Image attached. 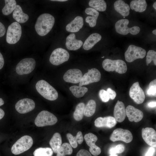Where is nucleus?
Here are the masks:
<instances>
[{"label": "nucleus", "mask_w": 156, "mask_h": 156, "mask_svg": "<svg viewBox=\"0 0 156 156\" xmlns=\"http://www.w3.org/2000/svg\"><path fill=\"white\" fill-rule=\"evenodd\" d=\"M55 20L51 14L45 13L40 15L36 21L35 28L37 33L40 36L46 35L53 27Z\"/></svg>", "instance_id": "1"}, {"label": "nucleus", "mask_w": 156, "mask_h": 156, "mask_svg": "<svg viewBox=\"0 0 156 156\" xmlns=\"http://www.w3.org/2000/svg\"><path fill=\"white\" fill-rule=\"evenodd\" d=\"M36 88L39 94L49 100L54 101L58 97V94L57 90L44 80H40L37 82Z\"/></svg>", "instance_id": "2"}, {"label": "nucleus", "mask_w": 156, "mask_h": 156, "mask_svg": "<svg viewBox=\"0 0 156 156\" xmlns=\"http://www.w3.org/2000/svg\"><path fill=\"white\" fill-rule=\"evenodd\" d=\"M104 69L107 71H114L120 74L125 73L127 70L125 62L121 60H112L106 59L102 62Z\"/></svg>", "instance_id": "3"}, {"label": "nucleus", "mask_w": 156, "mask_h": 156, "mask_svg": "<svg viewBox=\"0 0 156 156\" xmlns=\"http://www.w3.org/2000/svg\"><path fill=\"white\" fill-rule=\"evenodd\" d=\"M33 140L30 136L24 135L17 140L12 146V153L15 155L21 154L29 150L33 144Z\"/></svg>", "instance_id": "4"}, {"label": "nucleus", "mask_w": 156, "mask_h": 156, "mask_svg": "<svg viewBox=\"0 0 156 156\" xmlns=\"http://www.w3.org/2000/svg\"><path fill=\"white\" fill-rule=\"evenodd\" d=\"M57 121L56 116L52 113L46 110H43L37 115L35 120V124L38 127L52 125Z\"/></svg>", "instance_id": "5"}, {"label": "nucleus", "mask_w": 156, "mask_h": 156, "mask_svg": "<svg viewBox=\"0 0 156 156\" xmlns=\"http://www.w3.org/2000/svg\"><path fill=\"white\" fill-rule=\"evenodd\" d=\"M21 34V25L18 23L14 22L8 27L6 34V41L9 44H15L19 40Z\"/></svg>", "instance_id": "6"}, {"label": "nucleus", "mask_w": 156, "mask_h": 156, "mask_svg": "<svg viewBox=\"0 0 156 156\" xmlns=\"http://www.w3.org/2000/svg\"><path fill=\"white\" fill-rule=\"evenodd\" d=\"M146 50L141 47L133 45H130L125 53L126 60L131 62L138 59L143 58L146 56Z\"/></svg>", "instance_id": "7"}, {"label": "nucleus", "mask_w": 156, "mask_h": 156, "mask_svg": "<svg viewBox=\"0 0 156 156\" xmlns=\"http://www.w3.org/2000/svg\"><path fill=\"white\" fill-rule=\"evenodd\" d=\"M36 65L35 60L31 58H26L21 60L16 65V71L20 75L28 74L34 69Z\"/></svg>", "instance_id": "8"}, {"label": "nucleus", "mask_w": 156, "mask_h": 156, "mask_svg": "<svg viewBox=\"0 0 156 156\" xmlns=\"http://www.w3.org/2000/svg\"><path fill=\"white\" fill-rule=\"evenodd\" d=\"M129 22L127 19H121L118 21L115 24L116 32L123 35H126L129 33L133 35L138 34L140 31V28L137 26L129 27L127 25Z\"/></svg>", "instance_id": "9"}, {"label": "nucleus", "mask_w": 156, "mask_h": 156, "mask_svg": "<svg viewBox=\"0 0 156 156\" xmlns=\"http://www.w3.org/2000/svg\"><path fill=\"white\" fill-rule=\"evenodd\" d=\"M69 58V54L65 49L57 48L52 52L49 58V61L52 64L59 65L67 61Z\"/></svg>", "instance_id": "10"}, {"label": "nucleus", "mask_w": 156, "mask_h": 156, "mask_svg": "<svg viewBox=\"0 0 156 156\" xmlns=\"http://www.w3.org/2000/svg\"><path fill=\"white\" fill-rule=\"evenodd\" d=\"M133 138L132 134L129 130L118 128L113 131L110 139L113 142L122 141L128 143L132 141Z\"/></svg>", "instance_id": "11"}, {"label": "nucleus", "mask_w": 156, "mask_h": 156, "mask_svg": "<svg viewBox=\"0 0 156 156\" xmlns=\"http://www.w3.org/2000/svg\"><path fill=\"white\" fill-rule=\"evenodd\" d=\"M101 75L100 71L96 68L88 70V72L83 76L79 82V86L88 85L92 83L99 81Z\"/></svg>", "instance_id": "12"}, {"label": "nucleus", "mask_w": 156, "mask_h": 156, "mask_svg": "<svg viewBox=\"0 0 156 156\" xmlns=\"http://www.w3.org/2000/svg\"><path fill=\"white\" fill-rule=\"evenodd\" d=\"M129 95L130 97L137 104L142 103L145 99V95L142 89L140 87L138 82L133 84L131 87Z\"/></svg>", "instance_id": "13"}, {"label": "nucleus", "mask_w": 156, "mask_h": 156, "mask_svg": "<svg viewBox=\"0 0 156 156\" xmlns=\"http://www.w3.org/2000/svg\"><path fill=\"white\" fill-rule=\"evenodd\" d=\"M35 107L34 101L29 98H25L20 100L15 105L16 110L18 113L24 114L33 110Z\"/></svg>", "instance_id": "14"}, {"label": "nucleus", "mask_w": 156, "mask_h": 156, "mask_svg": "<svg viewBox=\"0 0 156 156\" xmlns=\"http://www.w3.org/2000/svg\"><path fill=\"white\" fill-rule=\"evenodd\" d=\"M142 138L146 143L152 147H156V132L153 128L147 127L142 130Z\"/></svg>", "instance_id": "15"}, {"label": "nucleus", "mask_w": 156, "mask_h": 156, "mask_svg": "<svg viewBox=\"0 0 156 156\" xmlns=\"http://www.w3.org/2000/svg\"><path fill=\"white\" fill-rule=\"evenodd\" d=\"M83 76L81 70L77 68L68 70L63 76L64 80L66 82L76 83L80 82Z\"/></svg>", "instance_id": "16"}, {"label": "nucleus", "mask_w": 156, "mask_h": 156, "mask_svg": "<svg viewBox=\"0 0 156 156\" xmlns=\"http://www.w3.org/2000/svg\"><path fill=\"white\" fill-rule=\"evenodd\" d=\"M126 116L130 122H138L143 118L144 114L140 110L131 105H129L125 109Z\"/></svg>", "instance_id": "17"}, {"label": "nucleus", "mask_w": 156, "mask_h": 156, "mask_svg": "<svg viewBox=\"0 0 156 156\" xmlns=\"http://www.w3.org/2000/svg\"><path fill=\"white\" fill-rule=\"evenodd\" d=\"M94 125L97 127H105L111 128L115 126L117 121L114 117L111 116L99 117L94 121Z\"/></svg>", "instance_id": "18"}, {"label": "nucleus", "mask_w": 156, "mask_h": 156, "mask_svg": "<svg viewBox=\"0 0 156 156\" xmlns=\"http://www.w3.org/2000/svg\"><path fill=\"white\" fill-rule=\"evenodd\" d=\"M114 114L116 121L121 122L124 120L126 116V110L125 105L122 102L117 101L114 107Z\"/></svg>", "instance_id": "19"}, {"label": "nucleus", "mask_w": 156, "mask_h": 156, "mask_svg": "<svg viewBox=\"0 0 156 156\" xmlns=\"http://www.w3.org/2000/svg\"><path fill=\"white\" fill-rule=\"evenodd\" d=\"M83 44V42L76 38L75 34H71L66 38V48L70 50L75 51L79 49Z\"/></svg>", "instance_id": "20"}, {"label": "nucleus", "mask_w": 156, "mask_h": 156, "mask_svg": "<svg viewBox=\"0 0 156 156\" xmlns=\"http://www.w3.org/2000/svg\"><path fill=\"white\" fill-rule=\"evenodd\" d=\"M83 25V20L82 17L77 16L66 26V29L68 31L76 32L79 31Z\"/></svg>", "instance_id": "21"}, {"label": "nucleus", "mask_w": 156, "mask_h": 156, "mask_svg": "<svg viewBox=\"0 0 156 156\" xmlns=\"http://www.w3.org/2000/svg\"><path fill=\"white\" fill-rule=\"evenodd\" d=\"M101 36L98 33L92 34L86 39L83 45V49L86 50L91 49L101 40Z\"/></svg>", "instance_id": "22"}, {"label": "nucleus", "mask_w": 156, "mask_h": 156, "mask_svg": "<svg viewBox=\"0 0 156 156\" xmlns=\"http://www.w3.org/2000/svg\"><path fill=\"white\" fill-rule=\"evenodd\" d=\"M85 12L87 14L92 16H87L85 19L86 22L89 24L90 27H95L99 16V12L92 8H88L86 9Z\"/></svg>", "instance_id": "23"}, {"label": "nucleus", "mask_w": 156, "mask_h": 156, "mask_svg": "<svg viewBox=\"0 0 156 156\" xmlns=\"http://www.w3.org/2000/svg\"><path fill=\"white\" fill-rule=\"evenodd\" d=\"M12 16L17 22L21 23L26 22L29 18L28 15L23 12L22 8L19 5H16L13 12Z\"/></svg>", "instance_id": "24"}, {"label": "nucleus", "mask_w": 156, "mask_h": 156, "mask_svg": "<svg viewBox=\"0 0 156 156\" xmlns=\"http://www.w3.org/2000/svg\"><path fill=\"white\" fill-rule=\"evenodd\" d=\"M114 7L115 10L123 16H127L129 14V6L122 0L116 1L114 3Z\"/></svg>", "instance_id": "25"}, {"label": "nucleus", "mask_w": 156, "mask_h": 156, "mask_svg": "<svg viewBox=\"0 0 156 156\" xmlns=\"http://www.w3.org/2000/svg\"><path fill=\"white\" fill-rule=\"evenodd\" d=\"M62 143L61 135L60 133H55L49 141L50 144L53 151L55 153H57Z\"/></svg>", "instance_id": "26"}, {"label": "nucleus", "mask_w": 156, "mask_h": 156, "mask_svg": "<svg viewBox=\"0 0 156 156\" xmlns=\"http://www.w3.org/2000/svg\"><path fill=\"white\" fill-rule=\"evenodd\" d=\"M66 137L72 147L75 148L77 146L78 143L81 144L83 141V138L82 133L78 131L75 136H73L71 133H68Z\"/></svg>", "instance_id": "27"}, {"label": "nucleus", "mask_w": 156, "mask_h": 156, "mask_svg": "<svg viewBox=\"0 0 156 156\" xmlns=\"http://www.w3.org/2000/svg\"><path fill=\"white\" fill-rule=\"evenodd\" d=\"M131 9L136 12H141L146 9L147 4L145 0H134L130 3Z\"/></svg>", "instance_id": "28"}, {"label": "nucleus", "mask_w": 156, "mask_h": 156, "mask_svg": "<svg viewBox=\"0 0 156 156\" xmlns=\"http://www.w3.org/2000/svg\"><path fill=\"white\" fill-rule=\"evenodd\" d=\"M89 5L97 11L101 12L105 11L107 8L106 3L103 0H90Z\"/></svg>", "instance_id": "29"}, {"label": "nucleus", "mask_w": 156, "mask_h": 156, "mask_svg": "<svg viewBox=\"0 0 156 156\" xmlns=\"http://www.w3.org/2000/svg\"><path fill=\"white\" fill-rule=\"evenodd\" d=\"M5 5L2 10L3 14L8 15L11 13L16 6V2L15 0H5Z\"/></svg>", "instance_id": "30"}, {"label": "nucleus", "mask_w": 156, "mask_h": 156, "mask_svg": "<svg viewBox=\"0 0 156 156\" xmlns=\"http://www.w3.org/2000/svg\"><path fill=\"white\" fill-rule=\"evenodd\" d=\"M96 107L95 101L93 100H90L85 106L84 115L88 117L92 116L95 112Z\"/></svg>", "instance_id": "31"}, {"label": "nucleus", "mask_w": 156, "mask_h": 156, "mask_svg": "<svg viewBox=\"0 0 156 156\" xmlns=\"http://www.w3.org/2000/svg\"><path fill=\"white\" fill-rule=\"evenodd\" d=\"M69 90L74 96L78 98L83 97L88 91V88L86 87L77 86L70 87Z\"/></svg>", "instance_id": "32"}, {"label": "nucleus", "mask_w": 156, "mask_h": 156, "mask_svg": "<svg viewBox=\"0 0 156 156\" xmlns=\"http://www.w3.org/2000/svg\"><path fill=\"white\" fill-rule=\"evenodd\" d=\"M85 106L84 103L82 102L79 103L77 105L73 114V117L75 120L80 121L82 119Z\"/></svg>", "instance_id": "33"}, {"label": "nucleus", "mask_w": 156, "mask_h": 156, "mask_svg": "<svg viewBox=\"0 0 156 156\" xmlns=\"http://www.w3.org/2000/svg\"><path fill=\"white\" fill-rule=\"evenodd\" d=\"M73 152L72 148L70 144L64 143L61 145L57 153L56 156H65L70 155Z\"/></svg>", "instance_id": "34"}, {"label": "nucleus", "mask_w": 156, "mask_h": 156, "mask_svg": "<svg viewBox=\"0 0 156 156\" xmlns=\"http://www.w3.org/2000/svg\"><path fill=\"white\" fill-rule=\"evenodd\" d=\"M33 154L34 156H52L53 151L49 148H39L35 150Z\"/></svg>", "instance_id": "35"}, {"label": "nucleus", "mask_w": 156, "mask_h": 156, "mask_svg": "<svg viewBox=\"0 0 156 156\" xmlns=\"http://www.w3.org/2000/svg\"><path fill=\"white\" fill-rule=\"evenodd\" d=\"M84 138L87 145L90 147L96 146L95 143L98 138L96 135L92 133L86 134L84 136Z\"/></svg>", "instance_id": "36"}, {"label": "nucleus", "mask_w": 156, "mask_h": 156, "mask_svg": "<svg viewBox=\"0 0 156 156\" xmlns=\"http://www.w3.org/2000/svg\"><path fill=\"white\" fill-rule=\"evenodd\" d=\"M153 61L154 64L156 65V52L153 50H150L147 53L146 56V63L148 66L152 61Z\"/></svg>", "instance_id": "37"}, {"label": "nucleus", "mask_w": 156, "mask_h": 156, "mask_svg": "<svg viewBox=\"0 0 156 156\" xmlns=\"http://www.w3.org/2000/svg\"><path fill=\"white\" fill-rule=\"evenodd\" d=\"M125 149L124 145L120 144L111 147L109 149V152L110 155L116 154L117 153H120L124 151Z\"/></svg>", "instance_id": "38"}, {"label": "nucleus", "mask_w": 156, "mask_h": 156, "mask_svg": "<svg viewBox=\"0 0 156 156\" xmlns=\"http://www.w3.org/2000/svg\"><path fill=\"white\" fill-rule=\"evenodd\" d=\"M148 88L147 90V94L148 95L156 96V79L151 81L149 84Z\"/></svg>", "instance_id": "39"}, {"label": "nucleus", "mask_w": 156, "mask_h": 156, "mask_svg": "<svg viewBox=\"0 0 156 156\" xmlns=\"http://www.w3.org/2000/svg\"><path fill=\"white\" fill-rule=\"evenodd\" d=\"M99 95L102 101L104 102H108L110 99L107 92L103 89L99 91Z\"/></svg>", "instance_id": "40"}, {"label": "nucleus", "mask_w": 156, "mask_h": 156, "mask_svg": "<svg viewBox=\"0 0 156 156\" xmlns=\"http://www.w3.org/2000/svg\"><path fill=\"white\" fill-rule=\"evenodd\" d=\"M89 151L92 155L95 156L99 155L101 152L100 148L96 145L94 146L90 147Z\"/></svg>", "instance_id": "41"}, {"label": "nucleus", "mask_w": 156, "mask_h": 156, "mask_svg": "<svg viewBox=\"0 0 156 156\" xmlns=\"http://www.w3.org/2000/svg\"><path fill=\"white\" fill-rule=\"evenodd\" d=\"M76 156H92L90 153L85 149L80 150L77 153Z\"/></svg>", "instance_id": "42"}, {"label": "nucleus", "mask_w": 156, "mask_h": 156, "mask_svg": "<svg viewBox=\"0 0 156 156\" xmlns=\"http://www.w3.org/2000/svg\"><path fill=\"white\" fill-rule=\"evenodd\" d=\"M107 91L109 94L110 99L113 100L115 98L116 94L115 91L112 90L110 88H108L107 89Z\"/></svg>", "instance_id": "43"}, {"label": "nucleus", "mask_w": 156, "mask_h": 156, "mask_svg": "<svg viewBox=\"0 0 156 156\" xmlns=\"http://www.w3.org/2000/svg\"><path fill=\"white\" fill-rule=\"evenodd\" d=\"M5 26L0 22V37L3 36L5 35Z\"/></svg>", "instance_id": "44"}, {"label": "nucleus", "mask_w": 156, "mask_h": 156, "mask_svg": "<svg viewBox=\"0 0 156 156\" xmlns=\"http://www.w3.org/2000/svg\"><path fill=\"white\" fill-rule=\"evenodd\" d=\"M155 151V148L152 147H150L145 156H153Z\"/></svg>", "instance_id": "45"}, {"label": "nucleus", "mask_w": 156, "mask_h": 156, "mask_svg": "<svg viewBox=\"0 0 156 156\" xmlns=\"http://www.w3.org/2000/svg\"><path fill=\"white\" fill-rule=\"evenodd\" d=\"M4 64V61L3 57L0 52V70L3 67Z\"/></svg>", "instance_id": "46"}, {"label": "nucleus", "mask_w": 156, "mask_h": 156, "mask_svg": "<svg viewBox=\"0 0 156 156\" xmlns=\"http://www.w3.org/2000/svg\"><path fill=\"white\" fill-rule=\"evenodd\" d=\"M156 101H151L149 102L148 105L149 107H154L156 106Z\"/></svg>", "instance_id": "47"}, {"label": "nucleus", "mask_w": 156, "mask_h": 156, "mask_svg": "<svg viewBox=\"0 0 156 156\" xmlns=\"http://www.w3.org/2000/svg\"><path fill=\"white\" fill-rule=\"evenodd\" d=\"M4 115V112L2 109L0 108V120L3 118Z\"/></svg>", "instance_id": "48"}, {"label": "nucleus", "mask_w": 156, "mask_h": 156, "mask_svg": "<svg viewBox=\"0 0 156 156\" xmlns=\"http://www.w3.org/2000/svg\"><path fill=\"white\" fill-rule=\"evenodd\" d=\"M4 104V101L1 98H0V106H1Z\"/></svg>", "instance_id": "49"}, {"label": "nucleus", "mask_w": 156, "mask_h": 156, "mask_svg": "<svg viewBox=\"0 0 156 156\" xmlns=\"http://www.w3.org/2000/svg\"><path fill=\"white\" fill-rule=\"evenodd\" d=\"M51 1H57L62 2V1H67V0H51Z\"/></svg>", "instance_id": "50"}, {"label": "nucleus", "mask_w": 156, "mask_h": 156, "mask_svg": "<svg viewBox=\"0 0 156 156\" xmlns=\"http://www.w3.org/2000/svg\"><path fill=\"white\" fill-rule=\"evenodd\" d=\"M153 7L155 10H156V1L155 2L153 3Z\"/></svg>", "instance_id": "51"}, {"label": "nucleus", "mask_w": 156, "mask_h": 156, "mask_svg": "<svg viewBox=\"0 0 156 156\" xmlns=\"http://www.w3.org/2000/svg\"><path fill=\"white\" fill-rule=\"evenodd\" d=\"M152 33L153 34L156 35V29H155L154 30L152 31Z\"/></svg>", "instance_id": "52"}, {"label": "nucleus", "mask_w": 156, "mask_h": 156, "mask_svg": "<svg viewBox=\"0 0 156 156\" xmlns=\"http://www.w3.org/2000/svg\"><path fill=\"white\" fill-rule=\"evenodd\" d=\"M109 156H118L116 154L111 155Z\"/></svg>", "instance_id": "53"}, {"label": "nucleus", "mask_w": 156, "mask_h": 156, "mask_svg": "<svg viewBox=\"0 0 156 156\" xmlns=\"http://www.w3.org/2000/svg\"><path fill=\"white\" fill-rule=\"evenodd\" d=\"M104 56H103V57H102V58H104Z\"/></svg>", "instance_id": "54"}]
</instances>
